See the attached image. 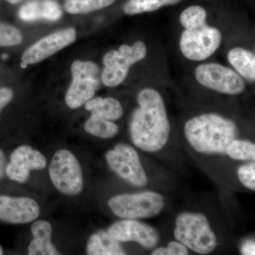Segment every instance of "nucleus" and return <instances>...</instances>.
I'll list each match as a JSON object with an SVG mask.
<instances>
[{
  "instance_id": "obj_31",
  "label": "nucleus",
  "mask_w": 255,
  "mask_h": 255,
  "mask_svg": "<svg viewBox=\"0 0 255 255\" xmlns=\"http://www.w3.org/2000/svg\"><path fill=\"white\" fill-rule=\"evenodd\" d=\"M5 1H7V2L10 3V4H16L21 2L23 0H5Z\"/></svg>"
},
{
  "instance_id": "obj_6",
  "label": "nucleus",
  "mask_w": 255,
  "mask_h": 255,
  "mask_svg": "<svg viewBox=\"0 0 255 255\" xmlns=\"http://www.w3.org/2000/svg\"><path fill=\"white\" fill-rule=\"evenodd\" d=\"M147 46L141 41L131 46L124 44L119 50H112L105 55V68L101 73V80L107 87H117L127 78L130 67L141 61L147 55Z\"/></svg>"
},
{
  "instance_id": "obj_27",
  "label": "nucleus",
  "mask_w": 255,
  "mask_h": 255,
  "mask_svg": "<svg viewBox=\"0 0 255 255\" xmlns=\"http://www.w3.org/2000/svg\"><path fill=\"white\" fill-rule=\"evenodd\" d=\"M14 97V92L8 87L0 88V114L5 107H6Z\"/></svg>"
},
{
  "instance_id": "obj_29",
  "label": "nucleus",
  "mask_w": 255,
  "mask_h": 255,
  "mask_svg": "<svg viewBox=\"0 0 255 255\" xmlns=\"http://www.w3.org/2000/svg\"><path fill=\"white\" fill-rule=\"evenodd\" d=\"M6 157L3 150L0 149V180L2 179L4 174H6Z\"/></svg>"
},
{
  "instance_id": "obj_17",
  "label": "nucleus",
  "mask_w": 255,
  "mask_h": 255,
  "mask_svg": "<svg viewBox=\"0 0 255 255\" xmlns=\"http://www.w3.org/2000/svg\"><path fill=\"white\" fill-rule=\"evenodd\" d=\"M89 255H124L125 251L119 242L111 236L108 231H100L89 238L87 246Z\"/></svg>"
},
{
  "instance_id": "obj_5",
  "label": "nucleus",
  "mask_w": 255,
  "mask_h": 255,
  "mask_svg": "<svg viewBox=\"0 0 255 255\" xmlns=\"http://www.w3.org/2000/svg\"><path fill=\"white\" fill-rule=\"evenodd\" d=\"M116 216L126 219L154 217L164 208V197L154 191L123 194L114 196L108 201Z\"/></svg>"
},
{
  "instance_id": "obj_14",
  "label": "nucleus",
  "mask_w": 255,
  "mask_h": 255,
  "mask_svg": "<svg viewBox=\"0 0 255 255\" xmlns=\"http://www.w3.org/2000/svg\"><path fill=\"white\" fill-rule=\"evenodd\" d=\"M38 203L29 197L0 196V221L11 224H24L39 216Z\"/></svg>"
},
{
  "instance_id": "obj_24",
  "label": "nucleus",
  "mask_w": 255,
  "mask_h": 255,
  "mask_svg": "<svg viewBox=\"0 0 255 255\" xmlns=\"http://www.w3.org/2000/svg\"><path fill=\"white\" fill-rule=\"evenodd\" d=\"M23 36L17 28L0 22V46H14L22 42Z\"/></svg>"
},
{
  "instance_id": "obj_19",
  "label": "nucleus",
  "mask_w": 255,
  "mask_h": 255,
  "mask_svg": "<svg viewBox=\"0 0 255 255\" xmlns=\"http://www.w3.org/2000/svg\"><path fill=\"white\" fill-rule=\"evenodd\" d=\"M85 109L92 115L110 121L118 120L124 114L120 102L112 97L92 98L85 103Z\"/></svg>"
},
{
  "instance_id": "obj_12",
  "label": "nucleus",
  "mask_w": 255,
  "mask_h": 255,
  "mask_svg": "<svg viewBox=\"0 0 255 255\" xmlns=\"http://www.w3.org/2000/svg\"><path fill=\"white\" fill-rule=\"evenodd\" d=\"M76 39L75 28H69L48 35L23 52L21 60L26 65L39 63L73 43Z\"/></svg>"
},
{
  "instance_id": "obj_23",
  "label": "nucleus",
  "mask_w": 255,
  "mask_h": 255,
  "mask_svg": "<svg viewBox=\"0 0 255 255\" xmlns=\"http://www.w3.org/2000/svg\"><path fill=\"white\" fill-rule=\"evenodd\" d=\"M226 153L236 160H252L255 159V145L248 140L234 139L227 146Z\"/></svg>"
},
{
  "instance_id": "obj_11",
  "label": "nucleus",
  "mask_w": 255,
  "mask_h": 255,
  "mask_svg": "<svg viewBox=\"0 0 255 255\" xmlns=\"http://www.w3.org/2000/svg\"><path fill=\"white\" fill-rule=\"evenodd\" d=\"M47 160L39 151L29 145H21L13 151L9 163L6 164V174L11 180L26 182L31 170H41L46 167Z\"/></svg>"
},
{
  "instance_id": "obj_1",
  "label": "nucleus",
  "mask_w": 255,
  "mask_h": 255,
  "mask_svg": "<svg viewBox=\"0 0 255 255\" xmlns=\"http://www.w3.org/2000/svg\"><path fill=\"white\" fill-rule=\"evenodd\" d=\"M137 102L130 123L132 143L145 152H157L168 142L170 133L163 98L157 90L145 88L139 92Z\"/></svg>"
},
{
  "instance_id": "obj_18",
  "label": "nucleus",
  "mask_w": 255,
  "mask_h": 255,
  "mask_svg": "<svg viewBox=\"0 0 255 255\" xmlns=\"http://www.w3.org/2000/svg\"><path fill=\"white\" fill-rule=\"evenodd\" d=\"M228 60L242 78L255 81V56L253 52L242 47H236L228 52Z\"/></svg>"
},
{
  "instance_id": "obj_20",
  "label": "nucleus",
  "mask_w": 255,
  "mask_h": 255,
  "mask_svg": "<svg viewBox=\"0 0 255 255\" xmlns=\"http://www.w3.org/2000/svg\"><path fill=\"white\" fill-rule=\"evenodd\" d=\"M85 131L101 138L109 139L118 134L119 128L112 121L91 115L85 124Z\"/></svg>"
},
{
  "instance_id": "obj_33",
  "label": "nucleus",
  "mask_w": 255,
  "mask_h": 255,
  "mask_svg": "<svg viewBox=\"0 0 255 255\" xmlns=\"http://www.w3.org/2000/svg\"><path fill=\"white\" fill-rule=\"evenodd\" d=\"M3 255V249L1 248V245H0V255Z\"/></svg>"
},
{
  "instance_id": "obj_22",
  "label": "nucleus",
  "mask_w": 255,
  "mask_h": 255,
  "mask_svg": "<svg viewBox=\"0 0 255 255\" xmlns=\"http://www.w3.org/2000/svg\"><path fill=\"white\" fill-rule=\"evenodd\" d=\"M116 0H68L65 4L67 12L72 14H88L107 7Z\"/></svg>"
},
{
  "instance_id": "obj_13",
  "label": "nucleus",
  "mask_w": 255,
  "mask_h": 255,
  "mask_svg": "<svg viewBox=\"0 0 255 255\" xmlns=\"http://www.w3.org/2000/svg\"><path fill=\"white\" fill-rule=\"evenodd\" d=\"M107 231L119 242H135L146 249L155 248L159 242L155 228L134 219L114 223Z\"/></svg>"
},
{
  "instance_id": "obj_15",
  "label": "nucleus",
  "mask_w": 255,
  "mask_h": 255,
  "mask_svg": "<svg viewBox=\"0 0 255 255\" xmlns=\"http://www.w3.org/2000/svg\"><path fill=\"white\" fill-rule=\"evenodd\" d=\"M63 11L55 0H29L20 8L18 16L25 21H58Z\"/></svg>"
},
{
  "instance_id": "obj_32",
  "label": "nucleus",
  "mask_w": 255,
  "mask_h": 255,
  "mask_svg": "<svg viewBox=\"0 0 255 255\" xmlns=\"http://www.w3.org/2000/svg\"><path fill=\"white\" fill-rule=\"evenodd\" d=\"M7 58H8L7 55L4 54V55H2V59L3 60L7 59Z\"/></svg>"
},
{
  "instance_id": "obj_4",
  "label": "nucleus",
  "mask_w": 255,
  "mask_h": 255,
  "mask_svg": "<svg viewBox=\"0 0 255 255\" xmlns=\"http://www.w3.org/2000/svg\"><path fill=\"white\" fill-rule=\"evenodd\" d=\"M179 47L188 60L201 61L209 58L219 49L222 42V33L219 28L209 26L206 19L182 26Z\"/></svg>"
},
{
  "instance_id": "obj_16",
  "label": "nucleus",
  "mask_w": 255,
  "mask_h": 255,
  "mask_svg": "<svg viewBox=\"0 0 255 255\" xmlns=\"http://www.w3.org/2000/svg\"><path fill=\"white\" fill-rule=\"evenodd\" d=\"M51 225L44 220L35 221L31 226L33 239L28 247V255H60L51 242Z\"/></svg>"
},
{
  "instance_id": "obj_26",
  "label": "nucleus",
  "mask_w": 255,
  "mask_h": 255,
  "mask_svg": "<svg viewBox=\"0 0 255 255\" xmlns=\"http://www.w3.org/2000/svg\"><path fill=\"white\" fill-rule=\"evenodd\" d=\"M169 255H187L189 251L187 247L180 242L172 241L169 243L167 247Z\"/></svg>"
},
{
  "instance_id": "obj_8",
  "label": "nucleus",
  "mask_w": 255,
  "mask_h": 255,
  "mask_svg": "<svg viewBox=\"0 0 255 255\" xmlns=\"http://www.w3.org/2000/svg\"><path fill=\"white\" fill-rule=\"evenodd\" d=\"M71 72L73 82L65 96V102L75 110L93 98L102 80L100 68L92 61L75 60L72 64Z\"/></svg>"
},
{
  "instance_id": "obj_3",
  "label": "nucleus",
  "mask_w": 255,
  "mask_h": 255,
  "mask_svg": "<svg viewBox=\"0 0 255 255\" xmlns=\"http://www.w3.org/2000/svg\"><path fill=\"white\" fill-rule=\"evenodd\" d=\"M175 224L174 238L191 251L209 255L217 246V238L204 214L182 213L177 216Z\"/></svg>"
},
{
  "instance_id": "obj_2",
  "label": "nucleus",
  "mask_w": 255,
  "mask_h": 255,
  "mask_svg": "<svg viewBox=\"0 0 255 255\" xmlns=\"http://www.w3.org/2000/svg\"><path fill=\"white\" fill-rule=\"evenodd\" d=\"M184 132L189 145L197 152L224 154L230 142L236 138L238 127L219 114H204L189 119Z\"/></svg>"
},
{
  "instance_id": "obj_30",
  "label": "nucleus",
  "mask_w": 255,
  "mask_h": 255,
  "mask_svg": "<svg viewBox=\"0 0 255 255\" xmlns=\"http://www.w3.org/2000/svg\"><path fill=\"white\" fill-rule=\"evenodd\" d=\"M152 255H169L168 251L167 248H159L151 253Z\"/></svg>"
},
{
  "instance_id": "obj_21",
  "label": "nucleus",
  "mask_w": 255,
  "mask_h": 255,
  "mask_svg": "<svg viewBox=\"0 0 255 255\" xmlns=\"http://www.w3.org/2000/svg\"><path fill=\"white\" fill-rule=\"evenodd\" d=\"M182 0H127L124 5V11L128 15L152 12L164 6L174 5Z\"/></svg>"
},
{
  "instance_id": "obj_7",
  "label": "nucleus",
  "mask_w": 255,
  "mask_h": 255,
  "mask_svg": "<svg viewBox=\"0 0 255 255\" xmlns=\"http://www.w3.org/2000/svg\"><path fill=\"white\" fill-rule=\"evenodd\" d=\"M50 180L57 190L68 196H75L83 190L84 179L78 159L70 150L55 152L49 167Z\"/></svg>"
},
{
  "instance_id": "obj_10",
  "label": "nucleus",
  "mask_w": 255,
  "mask_h": 255,
  "mask_svg": "<svg viewBox=\"0 0 255 255\" xmlns=\"http://www.w3.org/2000/svg\"><path fill=\"white\" fill-rule=\"evenodd\" d=\"M105 159L110 168L127 182L139 187L147 184L148 180L140 157L132 146L117 144L113 150L107 152Z\"/></svg>"
},
{
  "instance_id": "obj_25",
  "label": "nucleus",
  "mask_w": 255,
  "mask_h": 255,
  "mask_svg": "<svg viewBox=\"0 0 255 255\" xmlns=\"http://www.w3.org/2000/svg\"><path fill=\"white\" fill-rule=\"evenodd\" d=\"M238 179L240 182L251 190L255 189V162L244 164L238 170Z\"/></svg>"
},
{
  "instance_id": "obj_9",
  "label": "nucleus",
  "mask_w": 255,
  "mask_h": 255,
  "mask_svg": "<svg viewBox=\"0 0 255 255\" xmlns=\"http://www.w3.org/2000/svg\"><path fill=\"white\" fill-rule=\"evenodd\" d=\"M195 78L203 86L226 95H240L246 89V83L237 72L219 63L199 65Z\"/></svg>"
},
{
  "instance_id": "obj_28",
  "label": "nucleus",
  "mask_w": 255,
  "mask_h": 255,
  "mask_svg": "<svg viewBox=\"0 0 255 255\" xmlns=\"http://www.w3.org/2000/svg\"><path fill=\"white\" fill-rule=\"evenodd\" d=\"M241 253L244 255H255V242L253 241L245 242L241 247Z\"/></svg>"
}]
</instances>
